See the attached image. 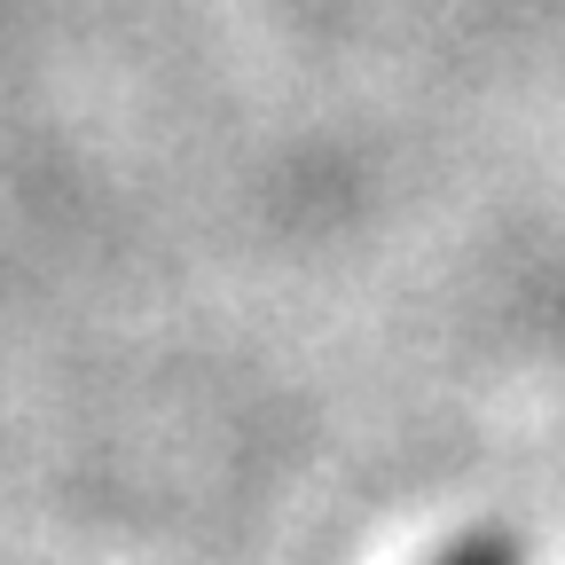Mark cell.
Masks as SVG:
<instances>
[{
    "instance_id": "1",
    "label": "cell",
    "mask_w": 565,
    "mask_h": 565,
    "mask_svg": "<svg viewBox=\"0 0 565 565\" xmlns=\"http://www.w3.org/2000/svg\"><path fill=\"white\" fill-rule=\"evenodd\" d=\"M433 565H526V557H519L511 534H463V542H448Z\"/></svg>"
}]
</instances>
